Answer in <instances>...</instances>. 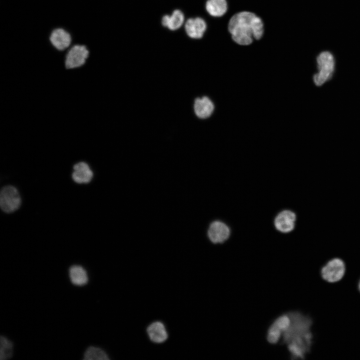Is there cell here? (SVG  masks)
Here are the masks:
<instances>
[{"mask_svg": "<svg viewBox=\"0 0 360 360\" xmlns=\"http://www.w3.org/2000/svg\"><path fill=\"white\" fill-rule=\"evenodd\" d=\"M288 312L290 322L282 334V342L286 346L292 360H304L310 354L314 344L313 319L300 311Z\"/></svg>", "mask_w": 360, "mask_h": 360, "instance_id": "6da1fadb", "label": "cell"}, {"mask_svg": "<svg viewBox=\"0 0 360 360\" xmlns=\"http://www.w3.org/2000/svg\"><path fill=\"white\" fill-rule=\"evenodd\" d=\"M13 344L12 342L4 336L0 338V360L10 358L12 354Z\"/></svg>", "mask_w": 360, "mask_h": 360, "instance_id": "d6986e66", "label": "cell"}, {"mask_svg": "<svg viewBox=\"0 0 360 360\" xmlns=\"http://www.w3.org/2000/svg\"><path fill=\"white\" fill-rule=\"evenodd\" d=\"M69 276L71 282L76 286H84L88 282L86 270L78 265H74L70 268Z\"/></svg>", "mask_w": 360, "mask_h": 360, "instance_id": "e0dca14e", "label": "cell"}, {"mask_svg": "<svg viewBox=\"0 0 360 360\" xmlns=\"http://www.w3.org/2000/svg\"><path fill=\"white\" fill-rule=\"evenodd\" d=\"M89 54V52L84 45L76 44L72 46L67 52L65 59L66 68L72 69L84 65Z\"/></svg>", "mask_w": 360, "mask_h": 360, "instance_id": "9c48e42d", "label": "cell"}, {"mask_svg": "<svg viewBox=\"0 0 360 360\" xmlns=\"http://www.w3.org/2000/svg\"><path fill=\"white\" fill-rule=\"evenodd\" d=\"M194 111L198 117L206 118L212 114L214 105L212 100L207 96L197 98L194 102Z\"/></svg>", "mask_w": 360, "mask_h": 360, "instance_id": "2e32d148", "label": "cell"}, {"mask_svg": "<svg viewBox=\"0 0 360 360\" xmlns=\"http://www.w3.org/2000/svg\"><path fill=\"white\" fill-rule=\"evenodd\" d=\"M228 30L232 41L240 46H248L264 36L262 18L254 12L240 11L233 14L228 23Z\"/></svg>", "mask_w": 360, "mask_h": 360, "instance_id": "7a4b0ae2", "label": "cell"}, {"mask_svg": "<svg viewBox=\"0 0 360 360\" xmlns=\"http://www.w3.org/2000/svg\"><path fill=\"white\" fill-rule=\"evenodd\" d=\"M232 236V229L224 220L216 219L212 221L207 230L209 240L214 244H222Z\"/></svg>", "mask_w": 360, "mask_h": 360, "instance_id": "8992f818", "label": "cell"}, {"mask_svg": "<svg viewBox=\"0 0 360 360\" xmlns=\"http://www.w3.org/2000/svg\"><path fill=\"white\" fill-rule=\"evenodd\" d=\"M204 6L208 14L216 18L222 17L228 10V0H206Z\"/></svg>", "mask_w": 360, "mask_h": 360, "instance_id": "5bb4252c", "label": "cell"}, {"mask_svg": "<svg viewBox=\"0 0 360 360\" xmlns=\"http://www.w3.org/2000/svg\"><path fill=\"white\" fill-rule=\"evenodd\" d=\"M84 360H108V354L102 349L96 346L88 348L84 354Z\"/></svg>", "mask_w": 360, "mask_h": 360, "instance_id": "ac0fdd59", "label": "cell"}, {"mask_svg": "<svg viewBox=\"0 0 360 360\" xmlns=\"http://www.w3.org/2000/svg\"><path fill=\"white\" fill-rule=\"evenodd\" d=\"M50 40L52 45L58 50H63L70 44V34L63 28L54 30L51 33Z\"/></svg>", "mask_w": 360, "mask_h": 360, "instance_id": "7c38bea8", "label": "cell"}, {"mask_svg": "<svg viewBox=\"0 0 360 360\" xmlns=\"http://www.w3.org/2000/svg\"><path fill=\"white\" fill-rule=\"evenodd\" d=\"M21 199L17 189L12 186L2 188L0 193V206L6 213L12 212L20 206Z\"/></svg>", "mask_w": 360, "mask_h": 360, "instance_id": "52a82bcc", "label": "cell"}, {"mask_svg": "<svg viewBox=\"0 0 360 360\" xmlns=\"http://www.w3.org/2000/svg\"><path fill=\"white\" fill-rule=\"evenodd\" d=\"M298 222L297 212L292 208H282L273 218V226L276 232L283 234L292 233L296 230Z\"/></svg>", "mask_w": 360, "mask_h": 360, "instance_id": "277c9868", "label": "cell"}, {"mask_svg": "<svg viewBox=\"0 0 360 360\" xmlns=\"http://www.w3.org/2000/svg\"><path fill=\"white\" fill-rule=\"evenodd\" d=\"M73 168L74 171L72 174V178L76 182L88 184L91 181L93 172L86 162H79L75 164Z\"/></svg>", "mask_w": 360, "mask_h": 360, "instance_id": "4fadbf2b", "label": "cell"}, {"mask_svg": "<svg viewBox=\"0 0 360 360\" xmlns=\"http://www.w3.org/2000/svg\"><path fill=\"white\" fill-rule=\"evenodd\" d=\"M346 271L345 262L340 258L334 257L328 260L321 268L320 273L322 280L329 283L340 281Z\"/></svg>", "mask_w": 360, "mask_h": 360, "instance_id": "5b68a950", "label": "cell"}, {"mask_svg": "<svg viewBox=\"0 0 360 360\" xmlns=\"http://www.w3.org/2000/svg\"><path fill=\"white\" fill-rule=\"evenodd\" d=\"M184 22V14L182 11L178 9L174 10L170 16L164 15L161 20L162 26L172 31L179 29Z\"/></svg>", "mask_w": 360, "mask_h": 360, "instance_id": "9a60e30c", "label": "cell"}, {"mask_svg": "<svg viewBox=\"0 0 360 360\" xmlns=\"http://www.w3.org/2000/svg\"><path fill=\"white\" fill-rule=\"evenodd\" d=\"M316 72L313 76V81L317 86H320L330 80L336 69V58L328 50L320 52L315 58Z\"/></svg>", "mask_w": 360, "mask_h": 360, "instance_id": "3957f363", "label": "cell"}, {"mask_svg": "<svg viewBox=\"0 0 360 360\" xmlns=\"http://www.w3.org/2000/svg\"><path fill=\"white\" fill-rule=\"evenodd\" d=\"M206 20L201 17L190 18L184 23V30L187 36L192 39L203 38L207 29Z\"/></svg>", "mask_w": 360, "mask_h": 360, "instance_id": "30bf717a", "label": "cell"}, {"mask_svg": "<svg viewBox=\"0 0 360 360\" xmlns=\"http://www.w3.org/2000/svg\"><path fill=\"white\" fill-rule=\"evenodd\" d=\"M358 291H359L360 292V280H358Z\"/></svg>", "mask_w": 360, "mask_h": 360, "instance_id": "ffe728a7", "label": "cell"}, {"mask_svg": "<svg viewBox=\"0 0 360 360\" xmlns=\"http://www.w3.org/2000/svg\"><path fill=\"white\" fill-rule=\"evenodd\" d=\"M290 322V318L288 312L278 317L268 330V342L271 344H277L281 340L283 332L288 327Z\"/></svg>", "mask_w": 360, "mask_h": 360, "instance_id": "ba28073f", "label": "cell"}, {"mask_svg": "<svg viewBox=\"0 0 360 360\" xmlns=\"http://www.w3.org/2000/svg\"><path fill=\"white\" fill-rule=\"evenodd\" d=\"M146 333L150 340L156 344L163 343L168 337L165 324L159 320L150 323L146 328Z\"/></svg>", "mask_w": 360, "mask_h": 360, "instance_id": "8fae6325", "label": "cell"}]
</instances>
